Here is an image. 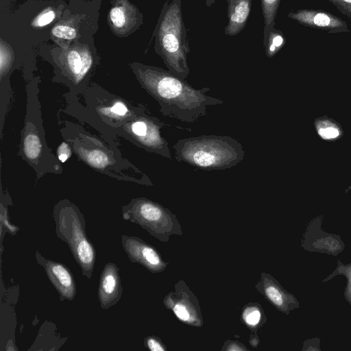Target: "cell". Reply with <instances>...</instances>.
Segmentation results:
<instances>
[{"mask_svg": "<svg viewBox=\"0 0 351 351\" xmlns=\"http://www.w3.org/2000/svg\"><path fill=\"white\" fill-rule=\"evenodd\" d=\"M1 223L3 225L6 231L12 235H15L19 228L18 226H14L10 223L8 216L7 206L4 204V200L1 197Z\"/></svg>", "mask_w": 351, "mask_h": 351, "instance_id": "26", "label": "cell"}, {"mask_svg": "<svg viewBox=\"0 0 351 351\" xmlns=\"http://www.w3.org/2000/svg\"><path fill=\"white\" fill-rule=\"evenodd\" d=\"M344 276L347 279V284L344 291V298L351 306V263L343 264L340 260H337V265L335 270L325 278L322 282H325L332 280L336 276Z\"/></svg>", "mask_w": 351, "mask_h": 351, "instance_id": "22", "label": "cell"}, {"mask_svg": "<svg viewBox=\"0 0 351 351\" xmlns=\"http://www.w3.org/2000/svg\"><path fill=\"white\" fill-rule=\"evenodd\" d=\"M123 294L119 268L112 262L104 265L99 282L98 298L100 307L108 309L117 304Z\"/></svg>", "mask_w": 351, "mask_h": 351, "instance_id": "16", "label": "cell"}, {"mask_svg": "<svg viewBox=\"0 0 351 351\" xmlns=\"http://www.w3.org/2000/svg\"><path fill=\"white\" fill-rule=\"evenodd\" d=\"M162 303L184 324L197 328L204 325L199 302L184 280L175 284L174 290L165 296Z\"/></svg>", "mask_w": 351, "mask_h": 351, "instance_id": "10", "label": "cell"}, {"mask_svg": "<svg viewBox=\"0 0 351 351\" xmlns=\"http://www.w3.org/2000/svg\"><path fill=\"white\" fill-rule=\"evenodd\" d=\"M322 215L311 220L303 234L301 246L308 252L336 256L343 251L345 244L340 235L328 233L322 230Z\"/></svg>", "mask_w": 351, "mask_h": 351, "instance_id": "11", "label": "cell"}, {"mask_svg": "<svg viewBox=\"0 0 351 351\" xmlns=\"http://www.w3.org/2000/svg\"><path fill=\"white\" fill-rule=\"evenodd\" d=\"M221 351H248V348L241 342L237 340L228 339L225 341L222 347L220 348Z\"/></svg>", "mask_w": 351, "mask_h": 351, "instance_id": "29", "label": "cell"}, {"mask_svg": "<svg viewBox=\"0 0 351 351\" xmlns=\"http://www.w3.org/2000/svg\"><path fill=\"white\" fill-rule=\"evenodd\" d=\"M228 3V23L224 29L227 36L239 34L248 21L252 0H226Z\"/></svg>", "mask_w": 351, "mask_h": 351, "instance_id": "17", "label": "cell"}, {"mask_svg": "<svg viewBox=\"0 0 351 351\" xmlns=\"http://www.w3.org/2000/svg\"><path fill=\"white\" fill-rule=\"evenodd\" d=\"M255 289L278 311L289 315L298 308L300 303L296 297L287 291L270 274L262 272L255 285Z\"/></svg>", "mask_w": 351, "mask_h": 351, "instance_id": "14", "label": "cell"}, {"mask_svg": "<svg viewBox=\"0 0 351 351\" xmlns=\"http://www.w3.org/2000/svg\"><path fill=\"white\" fill-rule=\"evenodd\" d=\"M56 233L69 246L82 275L90 279L96 261V251L86 232V221L79 208L67 199L58 202L53 208Z\"/></svg>", "mask_w": 351, "mask_h": 351, "instance_id": "7", "label": "cell"}, {"mask_svg": "<svg viewBox=\"0 0 351 351\" xmlns=\"http://www.w3.org/2000/svg\"><path fill=\"white\" fill-rule=\"evenodd\" d=\"M240 319L251 332H258L267 322V316L262 306L254 302L244 305L241 310Z\"/></svg>", "mask_w": 351, "mask_h": 351, "instance_id": "19", "label": "cell"}, {"mask_svg": "<svg viewBox=\"0 0 351 351\" xmlns=\"http://www.w3.org/2000/svg\"><path fill=\"white\" fill-rule=\"evenodd\" d=\"M121 208L124 220L140 226L161 242L167 243L172 235L183 234L176 215L152 199L145 197L132 198Z\"/></svg>", "mask_w": 351, "mask_h": 351, "instance_id": "8", "label": "cell"}, {"mask_svg": "<svg viewBox=\"0 0 351 351\" xmlns=\"http://www.w3.org/2000/svg\"><path fill=\"white\" fill-rule=\"evenodd\" d=\"M73 153L71 145L66 141H63L57 149V156L61 162H64L71 156Z\"/></svg>", "mask_w": 351, "mask_h": 351, "instance_id": "28", "label": "cell"}, {"mask_svg": "<svg viewBox=\"0 0 351 351\" xmlns=\"http://www.w3.org/2000/svg\"><path fill=\"white\" fill-rule=\"evenodd\" d=\"M154 49L168 71L186 80L190 69L187 56L189 43L182 12V0H167L160 11L154 32Z\"/></svg>", "mask_w": 351, "mask_h": 351, "instance_id": "6", "label": "cell"}, {"mask_svg": "<svg viewBox=\"0 0 351 351\" xmlns=\"http://www.w3.org/2000/svg\"><path fill=\"white\" fill-rule=\"evenodd\" d=\"M288 17L304 26L325 30L329 33L350 32L348 25L344 21L323 10H298L289 12Z\"/></svg>", "mask_w": 351, "mask_h": 351, "instance_id": "15", "label": "cell"}, {"mask_svg": "<svg viewBox=\"0 0 351 351\" xmlns=\"http://www.w3.org/2000/svg\"><path fill=\"white\" fill-rule=\"evenodd\" d=\"M39 80L27 86V106L19 156L35 171L37 179L47 173L60 174L61 162L47 144L39 101Z\"/></svg>", "mask_w": 351, "mask_h": 351, "instance_id": "4", "label": "cell"}, {"mask_svg": "<svg viewBox=\"0 0 351 351\" xmlns=\"http://www.w3.org/2000/svg\"><path fill=\"white\" fill-rule=\"evenodd\" d=\"M320 339L318 337L307 339L304 341L302 350V351H320Z\"/></svg>", "mask_w": 351, "mask_h": 351, "instance_id": "31", "label": "cell"}, {"mask_svg": "<svg viewBox=\"0 0 351 351\" xmlns=\"http://www.w3.org/2000/svg\"><path fill=\"white\" fill-rule=\"evenodd\" d=\"M56 18L54 10L47 8L40 12L32 21L34 27H43L51 23Z\"/></svg>", "mask_w": 351, "mask_h": 351, "instance_id": "25", "label": "cell"}, {"mask_svg": "<svg viewBox=\"0 0 351 351\" xmlns=\"http://www.w3.org/2000/svg\"><path fill=\"white\" fill-rule=\"evenodd\" d=\"M60 131L73 153L95 171L120 181L152 185L147 175L123 156L114 141L101 140L74 122L65 121Z\"/></svg>", "mask_w": 351, "mask_h": 351, "instance_id": "2", "label": "cell"}, {"mask_svg": "<svg viewBox=\"0 0 351 351\" xmlns=\"http://www.w3.org/2000/svg\"><path fill=\"white\" fill-rule=\"evenodd\" d=\"M249 343L254 348H257L260 344V339L256 332H251Z\"/></svg>", "mask_w": 351, "mask_h": 351, "instance_id": "32", "label": "cell"}, {"mask_svg": "<svg viewBox=\"0 0 351 351\" xmlns=\"http://www.w3.org/2000/svg\"><path fill=\"white\" fill-rule=\"evenodd\" d=\"M79 95L83 97V104L66 97V112L88 122L108 141L116 140L114 132L117 129L147 110L143 105L134 106L95 84L87 86Z\"/></svg>", "mask_w": 351, "mask_h": 351, "instance_id": "3", "label": "cell"}, {"mask_svg": "<svg viewBox=\"0 0 351 351\" xmlns=\"http://www.w3.org/2000/svg\"><path fill=\"white\" fill-rule=\"evenodd\" d=\"M343 14L351 19V0H328Z\"/></svg>", "mask_w": 351, "mask_h": 351, "instance_id": "30", "label": "cell"}, {"mask_svg": "<svg viewBox=\"0 0 351 351\" xmlns=\"http://www.w3.org/2000/svg\"><path fill=\"white\" fill-rule=\"evenodd\" d=\"M281 0H261L265 26H276V17Z\"/></svg>", "mask_w": 351, "mask_h": 351, "instance_id": "23", "label": "cell"}, {"mask_svg": "<svg viewBox=\"0 0 351 351\" xmlns=\"http://www.w3.org/2000/svg\"><path fill=\"white\" fill-rule=\"evenodd\" d=\"M175 158L205 170L232 168L245 158L241 143L227 135H201L178 140L173 146Z\"/></svg>", "mask_w": 351, "mask_h": 351, "instance_id": "5", "label": "cell"}, {"mask_svg": "<svg viewBox=\"0 0 351 351\" xmlns=\"http://www.w3.org/2000/svg\"><path fill=\"white\" fill-rule=\"evenodd\" d=\"M131 69L141 86L158 103L165 117L193 123L207 114L208 107L223 104L206 94L209 88L196 89L162 68L134 62Z\"/></svg>", "mask_w": 351, "mask_h": 351, "instance_id": "1", "label": "cell"}, {"mask_svg": "<svg viewBox=\"0 0 351 351\" xmlns=\"http://www.w3.org/2000/svg\"><path fill=\"white\" fill-rule=\"evenodd\" d=\"M165 125V123L146 110L117 129L114 136L115 139L121 136L146 152L171 159L168 142L160 133Z\"/></svg>", "mask_w": 351, "mask_h": 351, "instance_id": "9", "label": "cell"}, {"mask_svg": "<svg viewBox=\"0 0 351 351\" xmlns=\"http://www.w3.org/2000/svg\"><path fill=\"white\" fill-rule=\"evenodd\" d=\"M145 347L151 351H165L167 346L157 336L149 335L144 338Z\"/></svg>", "mask_w": 351, "mask_h": 351, "instance_id": "27", "label": "cell"}, {"mask_svg": "<svg viewBox=\"0 0 351 351\" xmlns=\"http://www.w3.org/2000/svg\"><path fill=\"white\" fill-rule=\"evenodd\" d=\"M286 38L282 32L275 26H264L263 45L267 58H272L285 46Z\"/></svg>", "mask_w": 351, "mask_h": 351, "instance_id": "20", "label": "cell"}, {"mask_svg": "<svg viewBox=\"0 0 351 351\" xmlns=\"http://www.w3.org/2000/svg\"><path fill=\"white\" fill-rule=\"evenodd\" d=\"M52 34L58 38L71 40L75 38L77 32L73 27L66 25H57L51 30Z\"/></svg>", "mask_w": 351, "mask_h": 351, "instance_id": "24", "label": "cell"}, {"mask_svg": "<svg viewBox=\"0 0 351 351\" xmlns=\"http://www.w3.org/2000/svg\"><path fill=\"white\" fill-rule=\"evenodd\" d=\"M216 0H205L206 5L208 7H211Z\"/></svg>", "mask_w": 351, "mask_h": 351, "instance_id": "33", "label": "cell"}, {"mask_svg": "<svg viewBox=\"0 0 351 351\" xmlns=\"http://www.w3.org/2000/svg\"><path fill=\"white\" fill-rule=\"evenodd\" d=\"M122 247L131 262L142 265L153 274L163 271L169 263L152 245L136 236H121Z\"/></svg>", "mask_w": 351, "mask_h": 351, "instance_id": "12", "label": "cell"}, {"mask_svg": "<svg viewBox=\"0 0 351 351\" xmlns=\"http://www.w3.org/2000/svg\"><path fill=\"white\" fill-rule=\"evenodd\" d=\"M108 21L117 32H123L138 26L142 22V15L132 5L129 8L123 5H117L110 10Z\"/></svg>", "mask_w": 351, "mask_h": 351, "instance_id": "18", "label": "cell"}, {"mask_svg": "<svg viewBox=\"0 0 351 351\" xmlns=\"http://www.w3.org/2000/svg\"><path fill=\"white\" fill-rule=\"evenodd\" d=\"M35 257L58 293L60 300H73L77 293V285L70 269L61 263L47 259L38 250L36 251Z\"/></svg>", "mask_w": 351, "mask_h": 351, "instance_id": "13", "label": "cell"}, {"mask_svg": "<svg viewBox=\"0 0 351 351\" xmlns=\"http://www.w3.org/2000/svg\"><path fill=\"white\" fill-rule=\"evenodd\" d=\"M315 126L319 136L326 141L336 140L342 135L341 128L338 123L326 117L317 119Z\"/></svg>", "mask_w": 351, "mask_h": 351, "instance_id": "21", "label": "cell"}]
</instances>
